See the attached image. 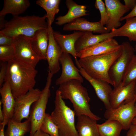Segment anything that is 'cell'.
Masks as SVG:
<instances>
[{
    "mask_svg": "<svg viewBox=\"0 0 136 136\" xmlns=\"http://www.w3.org/2000/svg\"><path fill=\"white\" fill-rule=\"evenodd\" d=\"M125 5L130 10H132L136 5V0H124Z\"/></svg>",
    "mask_w": 136,
    "mask_h": 136,
    "instance_id": "e575fe53",
    "label": "cell"
},
{
    "mask_svg": "<svg viewBox=\"0 0 136 136\" xmlns=\"http://www.w3.org/2000/svg\"><path fill=\"white\" fill-rule=\"evenodd\" d=\"M132 123V124H136V117H135L133 119Z\"/></svg>",
    "mask_w": 136,
    "mask_h": 136,
    "instance_id": "b9f144b4",
    "label": "cell"
},
{
    "mask_svg": "<svg viewBox=\"0 0 136 136\" xmlns=\"http://www.w3.org/2000/svg\"><path fill=\"white\" fill-rule=\"evenodd\" d=\"M114 37V35L111 32L99 35H94L91 31H84L75 43L76 50L78 52L106 39Z\"/></svg>",
    "mask_w": 136,
    "mask_h": 136,
    "instance_id": "44dd1931",
    "label": "cell"
},
{
    "mask_svg": "<svg viewBox=\"0 0 136 136\" xmlns=\"http://www.w3.org/2000/svg\"><path fill=\"white\" fill-rule=\"evenodd\" d=\"M135 89H136V82H135Z\"/></svg>",
    "mask_w": 136,
    "mask_h": 136,
    "instance_id": "f6af8a7d",
    "label": "cell"
},
{
    "mask_svg": "<svg viewBox=\"0 0 136 136\" xmlns=\"http://www.w3.org/2000/svg\"><path fill=\"white\" fill-rule=\"evenodd\" d=\"M105 2L109 18L106 27L109 33L121 25V19L130 10L119 0H105Z\"/></svg>",
    "mask_w": 136,
    "mask_h": 136,
    "instance_id": "8fae6325",
    "label": "cell"
},
{
    "mask_svg": "<svg viewBox=\"0 0 136 136\" xmlns=\"http://www.w3.org/2000/svg\"><path fill=\"white\" fill-rule=\"evenodd\" d=\"M46 19V14L42 17L34 15L14 16L7 21L0 33L13 38L20 35L32 37L38 30L48 29Z\"/></svg>",
    "mask_w": 136,
    "mask_h": 136,
    "instance_id": "277c9868",
    "label": "cell"
},
{
    "mask_svg": "<svg viewBox=\"0 0 136 136\" xmlns=\"http://www.w3.org/2000/svg\"><path fill=\"white\" fill-rule=\"evenodd\" d=\"M136 80L125 86L123 85L121 82L114 87L110 98V104L112 109L116 108L123 103L126 104L136 99Z\"/></svg>",
    "mask_w": 136,
    "mask_h": 136,
    "instance_id": "7c38bea8",
    "label": "cell"
},
{
    "mask_svg": "<svg viewBox=\"0 0 136 136\" xmlns=\"http://www.w3.org/2000/svg\"><path fill=\"white\" fill-rule=\"evenodd\" d=\"M1 101L3 105L2 110L4 118L8 120L12 119L13 115L15 100L10 85L8 83L4 82L0 87Z\"/></svg>",
    "mask_w": 136,
    "mask_h": 136,
    "instance_id": "603a6c76",
    "label": "cell"
},
{
    "mask_svg": "<svg viewBox=\"0 0 136 136\" xmlns=\"http://www.w3.org/2000/svg\"><path fill=\"white\" fill-rule=\"evenodd\" d=\"M5 16H0V29L1 30L3 29L7 22L4 18Z\"/></svg>",
    "mask_w": 136,
    "mask_h": 136,
    "instance_id": "f35d334b",
    "label": "cell"
},
{
    "mask_svg": "<svg viewBox=\"0 0 136 136\" xmlns=\"http://www.w3.org/2000/svg\"><path fill=\"white\" fill-rule=\"evenodd\" d=\"M100 136H120L123 129L122 125L117 121L107 120L101 124H97Z\"/></svg>",
    "mask_w": 136,
    "mask_h": 136,
    "instance_id": "83f0119b",
    "label": "cell"
},
{
    "mask_svg": "<svg viewBox=\"0 0 136 136\" xmlns=\"http://www.w3.org/2000/svg\"><path fill=\"white\" fill-rule=\"evenodd\" d=\"M94 6L100 12L101 18L99 21L101 24L104 26L106 25L108 22L109 18L105 3L101 0H96Z\"/></svg>",
    "mask_w": 136,
    "mask_h": 136,
    "instance_id": "1f68e13d",
    "label": "cell"
},
{
    "mask_svg": "<svg viewBox=\"0 0 136 136\" xmlns=\"http://www.w3.org/2000/svg\"><path fill=\"white\" fill-rule=\"evenodd\" d=\"M82 83L76 80H72L61 84L58 89L63 99L69 100L72 104L76 115H87L98 121L100 118L91 111L89 104L90 98L86 88Z\"/></svg>",
    "mask_w": 136,
    "mask_h": 136,
    "instance_id": "7a4b0ae2",
    "label": "cell"
},
{
    "mask_svg": "<svg viewBox=\"0 0 136 136\" xmlns=\"http://www.w3.org/2000/svg\"><path fill=\"white\" fill-rule=\"evenodd\" d=\"M55 106L50 115L57 126L60 136H78L75 124V113L66 105L58 89L56 92Z\"/></svg>",
    "mask_w": 136,
    "mask_h": 136,
    "instance_id": "5b68a950",
    "label": "cell"
},
{
    "mask_svg": "<svg viewBox=\"0 0 136 136\" xmlns=\"http://www.w3.org/2000/svg\"><path fill=\"white\" fill-rule=\"evenodd\" d=\"M33 136H50L48 134L46 133L40 129L37 130L33 134Z\"/></svg>",
    "mask_w": 136,
    "mask_h": 136,
    "instance_id": "ab89813d",
    "label": "cell"
},
{
    "mask_svg": "<svg viewBox=\"0 0 136 136\" xmlns=\"http://www.w3.org/2000/svg\"><path fill=\"white\" fill-rule=\"evenodd\" d=\"M7 62H1L0 68V87H1L5 82V79L7 73Z\"/></svg>",
    "mask_w": 136,
    "mask_h": 136,
    "instance_id": "d6a6232c",
    "label": "cell"
},
{
    "mask_svg": "<svg viewBox=\"0 0 136 136\" xmlns=\"http://www.w3.org/2000/svg\"><path fill=\"white\" fill-rule=\"evenodd\" d=\"M2 103L0 100V123L3 122L4 119V114L2 109Z\"/></svg>",
    "mask_w": 136,
    "mask_h": 136,
    "instance_id": "60d3db41",
    "label": "cell"
},
{
    "mask_svg": "<svg viewBox=\"0 0 136 136\" xmlns=\"http://www.w3.org/2000/svg\"><path fill=\"white\" fill-rule=\"evenodd\" d=\"M38 72L35 68L15 57L7 62L4 82L10 85L15 98L34 88Z\"/></svg>",
    "mask_w": 136,
    "mask_h": 136,
    "instance_id": "6da1fadb",
    "label": "cell"
},
{
    "mask_svg": "<svg viewBox=\"0 0 136 136\" xmlns=\"http://www.w3.org/2000/svg\"><path fill=\"white\" fill-rule=\"evenodd\" d=\"M136 80V55L130 61L123 78L121 83L125 86Z\"/></svg>",
    "mask_w": 136,
    "mask_h": 136,
    "instance_id": "f546056e",
    "label": "cell"
},
{
    "mask_svg": "<svg viewBox=\"0 0 136 136\" xmlns=\"http://www.w3.org/2000/svg\"><path fill=\"white\" fill-rule=\"evenodd\" d=\"M48 29L38 30L31 37L32 48L40 60H47L49 38Z\"/></svg>",
    "mask_w": 136,
    "mask_h": 136,
    "instance_id": "ffe728a7",
    "label": "cell"
},
{
    "mask_svg": "<svg viewBox=\"0 0 136 136\" xmlns=\"http://www.w3.org/2000/svg\"><path fill=\"white\" fill-rule=\"evenodd\" d=\"M59 62L61 65L62 71L60 76L55 81L56 85H59L72 80L83 82V79L79 69L74 65L69 54L63 52L60 58Z\"/></svg>",
    "mask_w": 136,
    "mask_h": 136,
    "instance_id": "9a60e30c",
    "label": "cell"
},
{
    "mask_svg": "<svg viewBox=\"0 0 136 136\" xmlns=\"http://www.w3.org/2000/svg\"><path fill=\"white\" fill-rule=\"evenodd\" d=\"M14 38L7 36L0 33V46L12 45Z\"/></svg>",
    "mask_w": 136,
    "mask_h": 136,
    "instance_id": "836d02e7",
    "label": "cell"
},
{
    "mask_svg": "<svg viewBox=\"0 0 136 136\" xmlns=\"http://www.w3.org/2000/svg\"><path fill=\"white\" fill-rule=\"evenodd\" d=\"M78 67L79 73L94 89L98 98L103 103L107 110L112 109L110 102V97L113 90L110 84L103 80L94 78L89 75L80 66Z\"/></svg>",
    "mask_w": 136,
    "mask_h": 136,
    "instance_id": "4fadbf2b",
    "label": "cell"
},
{
    "mask_svg": "<svg viewBox=\"0 0 136 136\" xmlns=\"http://www.w3.org/2000/svg\"><path fill=\"white\" fill-rule=\"evenodd\" d=\"M121 45L122 52L113 63L109 71L114 87L122 82L128 66L134 55V48L129 42H124Z\"/></svg>",
    "mask_w": 136,
    "mask_h": 136,
    "instance_id": "52a82bcc",
    "label": "cell"
},
{
    "mask_svg": "<svg viewBox=\"0 0 136 136\" xmlns=\"http://www.w3.org/2000/svg\"><path fill=\"white\" fill-rule=\"evenodd\" d=\"M125 24L121 27L114 28L111 31L114 37L125 36L130 42H136V17L125 19Z\"/></svg>",
    "mask_w": 136,
    "mask_h": 136,
    "instance_id": "484cf974",
    "label": "cell"
},
{
    "mask_svg": "<svg viewBox=\"0 0 136 136\" xmlns=\"http://www.w3.org/2000/svg\"><path fill=\"white\" fill-rule=\"evenodd\" d=\"M41 92L39 89L33 88L25 94L15 98L12 119L19 122H21L24 119H28L31 107L39 99Z\"/></svg>",
    "mask_w": 136,
    "mask_h": 136,
    "instance_id": "30bf717a",
    "label": "cell"
},
{
    "mask_svg": "<svg viewBox=\"0 0 136 136\" xmlns=\"http://www.w3.org/2000/svg\"><path fill=\"white\" fill-rule=\"evenodd\" d=\"M63 30L64 31L76 30L83 32L91 31L101 34L108 33L106 27L103 25L99 21L91 22L81 17L65 24Z\"/></svg>",
    "mask_w": 136,
    "mask_h": 136,
    "instance_id": "e0dca14e",
    "label": "cell"
},
{
    "mask_svg": "<svg viewBox=\"0 0 136 136\" xmlns=\"http://www.w3.org/2000/svg\"><path fill=\"white\" fill-rule=\"evenodd\" d=\"M122 50L121 45L119 48L112 52L80 59L78 62L80 66L90 76L105 81L113 86L109 71L113 63L121 55Z\"/></svg>",
    "mask_w": 136,
    "mask_h": 136,
    "instance_id": "3957f363",
    "label": "cell"
},
{
    "mask_svg": "<svg viewBox=\"0 0 136 136\" xmlns=\"http://www.w3.org/2000/svg\"><path fill=\"white\" fill-rule=\"evenodd\" d=\"M135 98H136V101H135V102H136V89L135 90Z\"/></svg>",
    "mask_w": 136,
    "mask_h": 136,
    "instance_id": "ee69618b",
    "label": "cell"
},
{
    "mask_svg": "<svg viewBox=\"0 0 136 136\" xmlns=\"http://www.w3.org/2000/svg\"><path fill=\"white\" fill-rule=\"evenodd\" d=\"M53 75L48 72L45 86L41 91L39 99L32 105L30 110L29 118L31 124L29 136L40 129L45 117L47 105L50 95V87Z\"/></svg>",
    "mask_w": 136,
    "mask_h": 136,
    "instance_id": "8992f818",
    "label": "cell"
},
{
    "mask_svg": "<svg viewBox=\"0 0 136 136\" xmlns=\"http://www.w3.org/2000/svg\"><path fill=\"white\" fill-rule=\"evenodd\" d=\"M83 32L78 31L69 35H62L58 31H53L54 37L62 49L63 52L71 55L74 58L76 63H78L77 52L75 48V43L82 35Z\"/></svg>",
    "mask_w": 136,
    "mask_h": 136,
    "instance_id": "ac0fdd59",
    "label": "cell"
},
{
    "mask_svg": "<svg viewBox=\"0 0 136 136\" xmlns=\"http://www.w3.org/2000/svg\"><path fill=\"white\" fill-rule=\"evenodd\" d=\"M31 39V37L23 35L14 38V57L35 68L40 60L32 48Z\"/></svg>",
    "mask_w": 136,
    "mask_h": 136,
    "instance_id": "9c48e42d",
    "label": "cell"
},
{
    "mask_svg": "<svg viewBox=\"0 0 136 136\" xmlns=\"http://www.w3.org/2000/svg\"><path fill=\"white\" fill-rule=\"evenodd\" d=\"M30 5L28 0H4L3 7L0 12V16L10 14L14 16L24 12Z\"/></svg>",
    "mask_w": 136,
    "mask_h": 136,
    "instance_id": "cb8c5ba5",
    "label": "cell"
},
{
    "mask_svg": "<svg viewBox=\"0 0 136 136\" xmlns=\"http://www.w3.org/2000/svg\"><path fill=\"white\" fill-rule=\"evenodd\" d=\"M134 48L135 52H136V45H135Z\"/></svg>",
    "mask_w": 136,
    "mask_h": 136,
    "instance_id": "7bdbcfd3",
    "label": "cell"
},
{
    "mask_svg": "<svg viewBox=\"0 0 136 136\" xmlns=\"http://www.w3.org/2000/svg\"><path fill=\"white\" fill-rule=\"evenodd\" d=\"M40 129L50 136H60L57 126L48 113L45 114Z\"/></svg>",
    "mask_w": 136,
    "mask_h": 136,
    "instance_id": "f1b7e54d",
    "label": "cell"
},
{
    "mask_svg": "<svg viewBox=\"0 0 136 136\" xmlns=\"http://www.w3.org/2000/svg\"><path fill=\"white\" fill-rule=\"evenodd\" d=\"M135 108L136 109V102H135Z\"/></svg>",
    "mask_w": 136,
    "mask_h": 136,
    "instance_id": "bcb514c9",
    "label": "cell"
},
{
    "mask_svg": "<svg viewBox=\"0 0 136 136\" xmlns=\"http://www.w3.org/2000/svg\"><path fill=\"white\" fill-rule=\"evenodd\" d=\"M77 117L76 126L78 136H100L96 120L85 115Z\"/></svg>",
    "mask_w": 136,
    "mask_h": 136,
    "instance_id": "7402d4cb",
    "label": "cell"
},
{
    "mask_svg": "<svg viewBox=\"0 0 136 136\" xmlns=\"http://www.w3.org/2000/svg\"><path fill=\"white\" fill-rule=\"evenodd\" d=\"M128 130L126 136H136V124H132Z\"/></svg>",
    "mask_w": 136,
    "mask_h": 136,
    "instance_id": "d590c367",
    "label": "cell"
},
{
    "mask_svg": "<svg viewBox=\"0 0 136 136\" xmlns=\"http://www.w3.org/2000/svg\"><path fill=\"white\" fill-rule=\"evenodd\" d=\"M121 46L113 38L106 39L95 45L77 52V57L82 59L88 57L104 54L113 51Z\"/></svg>",
    "mask_w": 136,
    "mask_h": 136,
    "instance_id": "2e32d148",
    "label": "cell"
},
{
    "mask_svg": "<svg viewBox=\"0 0 136 136\" xmlns=\"http://www.w3.org/2000/svg\"><path fill=\"white\" fill-rule=\"evenodd\" d=\"M60 0H38L36 4L44 9L46 12L47 23L48 26H51L55 15L59 11Z\"/></svg>",
    "mask_w": 136,
    "mask_h": 136,
    "instance_id": "4316f807",
    "label": "cell"
},
{
    "mask_svg": "<svg viewBox=\"0 0 136 136\" xmlns=\"http://www.w3.org/2000/svg\"><path fill=\"white\" fill-rule=\"evenodd\" d=\"M5 132V136H24L30 132L31 124L29 118L23 122H19L13 119H9Z\"/></svg>",
    "mask_w": 136,
    "mask_h": 136,
    "instance_id": "d4e9b609",
    "label": "cell"
},
{
    "mask_svg": "<svg viewBox=\"0 0 136 136\" xmlns=\"http://www.w3.org/2000/svg\"><path fill=\"white\" fill-rule=\"evenodd\" d=\"M135 101L136 99L126 104L123 103L116 108L106 109L104 117L107 120L117 121L122 125L123 129L128 130L136 117Z\"/></svg>",
    "mask_w": 136,
    "mask_h": 136,
    "instance_id": "ba28073f",
    "label": "cell"
},
{
    "mask_svg": "<svg viewBox=\"0 0 136 136\" xmlns=\"http://www.w3.org/2000/svg\"><path fill=\"white\" fill-rule=\"evenodd\" d=\"M134 17H136V5L134 8L129 13L121 18L120 21L125 20L128 18Z\"/></svg>",
    "mask_w": 136,
    "mask_h": 136,
    "instance_id": "74e56055",
    "label": "cell"
},
{
    "mask_svg": "<svg viewBox=\"0 0 136 136\" xmlns=\"http://www.w3.org/2000/svg\"><path fill=\"white\" fill-rule=\"evenodd\" d=\"M65 4L68 9L67 13L63 16H59L56 19L55 24L60 26L69 23L75 19L89 14L86 10V6L79 5L72 0H66Z\"/></svg>",
    "mask_w": 136,
    "mask_h": 136,
    "instance_id": "d6986e66",
    "label": "cell"
},
{
    "mask_svg": "<svg viewBox=\"0 0 136 136\" xmlns=\"http://www.w3.org/2000/svg\"><path fill=\"white\" fill-rule=\"evenodd\" d=\"M8 121V120L4 118L3 122L0 123V136H5L4 128Z\"/></svg>",
    "mask_w": 136,
    "mask_h": 136,
    "instance_id": "8d00e7d4",
    "label": "cell"
},
{
    "mask_svg": "<svg viewBox=\"0 0 136 136\" xmlns=\"http://www.w3.org/2000/svg\"><path fill=\"white\" fill-rule=\"evenodd\" d=\"M15 51L12 45L0 46V60L8 62L14 57Z\"/></svg>",
    "mask_w": 136,
    "mask_h": 136,
    "instance_id": "4dcf8cb0",
    "label": "cell"
},
{
    "mask_svg": "<svg viewBox=\"0 0 136 136\" xmlns=\"http://www.w3.org/2000/svg\"><path fill=\"white\" fill-rule=\"evenodd\" d=\"M48 30L49 38L47 60L48 64V72L53 75L60 69L59 59L63 52L55 40L52 26H48Z\"/></svg>",
    "mask_w": 136,
    "mask_h": 136,
    "instance_id": "5bb4252c",
    "label": "cell"
}]
</instances>
